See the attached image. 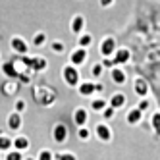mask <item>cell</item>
<instances>
[{"mask_svg":"<svg viewBox=\"0 0 160 160\" xmlns=\"http://www.w3.org/2000/svg\"><path fill=\"white\" fill-rule=\"evenodd\" d=\"M77 91L81 97H93L95 95V83L93 81H79L77 83Z\"/></svg>","mask_w":160,"mask_h":160,"instance_id":"cell-8","label":"cell"},{"mask_svg":"<svg viewBox=\"0 0 160 160\" xmlns=\"http://www.w3.org/2000/svg\"><path fill=\"white\" fill-rule=\"evenodd\" d=\"M133 91H135V95L137 97H147L148 95V85H147V81L145 79H141V77H137L135 81H133Z\"/></svg>","mask_w":160,"mask_h":160,"instance_id":"cell-9","label":"cell"},{"mask_svg":"<svg viewBox=\"0 0 160 160\" xmlns=\"http://www.w3.org/2000/svg\"><path fill=\"white\" fill-rule=\"evenodd\" d=\"M137 108H139V110H148V108H151V100H148L147 97H141V100H139V104H137Z\"/></svg>","mask_w":160,"mask_h":160,"instance_id":"cell-28","label":"cell"},{"mask_svg":"<svg viewBox=\"0 0 160 160\" xmlns=\"http://www.w3.org/2000/svg\"><path fill=\"white\" fill-rule=\"evenodd\" d=\"M85 62H87V48L77 47V48L70 54V64H73V66H83Z\"/></svg>","mask_w":160,"mask_h":160,"instance_id":"cell-4","label":"cell"},{"mask_svg":"<svg viewBox=\"0 0 160 160\" xmlns=\"http://www.w3.org/2000/svg\"><path fill=\"white\" fill-rule=\"evenodd\" d=\"M27 64L33 66L37 72H41V70H44V68H47V60H44V58H31V60H27Z\"/></svg>","mask_w":160,"mask_h":160,"instance_id":"cell-17","label":"cell"},{"mask_svg":"<svg viewBox=\"0 0 160 160\" xmlns=\"http://www.w3.org/2000/svg\"><path fill=\"white\" fill-rule=\"evenodd\" d=\"M100 114H102V118H104V120H112V118H114V114H116V108L110 106V104H106L104 110H102Z\"/></svg>","mask_w":160,"mask_h":160,"instance_id":"cell-21","label":"cell"},{"mask_svg":"<svg viewBox=\"0 0 160 160\" xmlns=\"http://www.w3.org/2000/svg\"><path fill=\"white\" fill-rule=\"evenodd\" d=\"M116 48L118 47H116V39H114V37H104L100 41V54H102V58H104V56H112Z\"/></svg>","mask_w":160,"mask_h":160,"instance_id":"cell-2","label":"cell"},{"mask_svg":"<svg viewBox=\"0 0 160 160\" xmlns=\"http://www.w3.org/2000/svg\"><path fill=\"white\" fill-rule=\"evenodd\" d=\"M110 106H114V108H122V106H125V95L123 93H114L112 97H110V102H108Z\"/></svg>","mask_w":160,"mask_h":160,"instance_id":"cell-14","label":"cell"},{"mask_svg":"<svg viewBox=\"0 0 160 160\" xmlns=\"http://www.w3.org/2000/svg\"><path fill=\"white\" fill-rule=\"evenodd\" d=\"M151 125L154 128V131L160 133V112H152V118H151Z\"/></svg>","mask_w":160,"mask_h":160,"instance_id":"cell-24","label":"cell"},{"mask_svg":"<svg viewBox=\"0 0 160 160\" xmlns=\"http://www.w3.org/2000/svg\"><path fill=\"white\" fill-rule=\"evenodd\" d=\"M62 77H64V81L70 85V87H77V83L81 81V79H79V70H77V66H73V64L64 66Z\"/></svg>","mask_w":160,"mask_h":160,"instance_id":"cell-1","label":"cell"},{"mask_svg":"<svg viewBox=\"0 0 160 160\" xmlns=\"http://www.w3.org/2000/svg\"><path fill=\"white\" fill-rule=\"evenodd\" d=\"M110 77H112V81L116 85H123L125 83V72L122 70V68H118V66L110 68Z\"/></svg>","mask_w":160,"mask_h":160,"instance_id":"cell-10","label":"cell"},{"mask_svg":"<svg viewBox=\"0 0 160 160\" xmlns=\"http://www.w3.org/2000/svg\"><path fill=\"white\" fill-rule=\"evenodd\" d=\"M25 110V102L23 100H18L16 102V112H23Z\"/></svg>","mask_w":160,"mask_h":160,"instance_id":"cell-33","label":"cell"},{"mask_svg":"<svg viewBox=\"0 0 160 160\" xmlns=\"http://www.w3.org/2000/svg\"><path fill=\"white\" fill-rule=\"evenodd\" d=\"M12 147H14V141H12V139H8V137L0 135V151H10Z\"/></svg>","mask_w":160,"mask_h":160,"instance_id":"cell-20","label":"cell"},{"mask_svg":"<svg viewBox=\"0 0 160 160\" xmlns=\"http://www.w3.org/2000/svg\"><path fill=\"white\" fill-rule=\"evenodd\" d=\"M8 128L12 129V131L21 128V116H19V112H12L8 116Z\"/></svg>","mask_w":160,"mask_h":160,"instance_id":"cell-15","label":"cell"},{"mask_svg":"<svg viewBox=\"0 0 160 160\" xmlns=\"http://www.w3.org/2000/svg\"><path fill=\"white\" fill-rule=\"evenodd\" d=\"M10 44H12V48L18 52V54H25L29 48H27V42L23 39H19V37H14L12 41H10Z\"/></svg>","mask_w":160,"mask_h":160,"instance_id":"cell-12","label":"cell"},{"mask_svg":"<svg viewBox=\"0 0 160 160\" xmlns=\"http://www.w3.org/2000/svg\"><path fill=\"white\" fill-rule=\"evenodd\" d=\"M54 160H77V158L72 152H60V154H54Z\"/></svg>","mask_w":160,"mask_h":160,"instance_id":"cell-27","label":"cell"},{"mask_svg":"<svg viewBox=\"0 0 160 160\" xmlns=\"http://www.w3.org/2000/svg\"><path fill=\"white\" fill-rule=\"evenodd\" d=\"M14 148H18V151H27L29 148V139L27 137H18V139H14Z\"/></svg>","mask_w":160,"mask_h":160,"instance_id":"cell-16","label":"cell"},{"mask_svg":"<svg viewBox=\"0 0 160 160\" xmlns=\"http://www.w3.org/2000/svg\"><path fill=\"white\" fill-rule=\"evenodd\" d=\"M112 60H114L116 66H123V64H128L131 60V52L128 48H116L114 54H112Z\"/></svg>","mask_w":160,"mask_h":160,"instance_id":"cell-3","label":"cell"},{"mask_svg":"<svg viewBox=\"0 0 160 160\" xmlns=\"http://www.w3.org/2000/svg\"><path fill=\"white\" fill-rule=\"evenodd\" d=\"M95 133H97V137H98L102 143H108V141L112 139V129L108 128L106 123H98V125H95Z\"/></svg>","mask_w":160,"mask_h":160,"instance_id":"cell-5","label":"cell"},{"mask_svg":"<svg viewBox=\"0 0 160 160\" xmlns=\"http://www.w3.org/2000/svg\"><path fill=\"white\" fill-rule=\"evenodd\" d=\"M2 72H4V73H6L8 77H16V75H18V72H16V68H14V64H10V62L2 66Z\"/></svg>","mask_w":160,"mask_h":160,"instance_id":"cell-23","label":"cell"},{"mask_svg":"<svg viewBox=\"0 0 160 160\" xmlns=\"http://www.w3.org/2000/svg\"><path fill=\"white\" fill-rule=\"evenodd\" d=\"M47 42V35H44L42 31H39L35 37H33V44H35V47H42V44Z\"/></svg>","mask_w":160,"mask_h":160,"instance_id":"cell-22","label":"cell"},{"mask_svg":"<svg viewBox=\"0 0 160 160\" xmlns=\"http://www.w3.org/2000/svg\"><path fill=\"white\" fill-rule=\"evenodd\" d=\"M87 120H89V112L85 108H75V112H73V122L77 125H85Z\"/></svg>","mask_w":160,"mask_h":160,"instance_id":"cell-13","label":"cell"},{"mask_svg":"<svg viewBox=\"0 0 160 160\" xmlns=\"http://www.w3.org/2000/svg\"><path fill=\"white\" fill-rule=\"evenodd\" d=\"M52 139H54V143H58V145L66 143V139H68V128H66V125H62V123L56 125V128L52 129Z\"/></svg>","mask_w":160,"mask_h":160,"instance_id":"cell-6","label":"cell"},{"mask_svg":"<svg viewBox=\"0 0 160 160\" xmlns=\"http://www.w3.org/2000/svg\"><path fill=\"white\" fill-rule=\"evenodd\" d=\"M102 70H104V66H102V64L98 62V64H95L93 68H91V73H93V77H100Z\"/></svg>","mask_w":160,"mask_h":160,"instance_id":"cell-31","label":"cell"},{"mask_svg":"<svg viewBox=\"0 0 160 160\" xmlns=\"http://www.w3.org/2000/svg\"><path fill=\"white\" fill-rule=\"evenodd\" d=\"M77 37H79V47H83V48H89L91 42H93V35H89V33H81Z\"/></svg>","mask_w":160,"mask_h":160,"instance_id":"cell-18","label":"cell"},{"mask_svg":"<svg viewBox=\"0 0 160 160\" xmlns=\"http://www.w3.org/2000/svg\"><path fill=\"white\" fill-rule=\"evenodd\" d=\"M37 160H54V154H52L50 151H47V148H44V151H41V152H39Z\"/></svg>","mask_w":160,"mask_h":160,"instance_id":"cell-30","label":"cell"},{"mask_svg":"<svg viewBox=\"0 0 160 160\" xmlns=\"http://www.w3.org/2000/svg\"><path fill=\"white\" fill-rule=\"evenodd\" d=\"M77 135H79V139L87 141L89 137H91V131H89V128H85V125H79V129H77Z\"/></svg>","mask_w":160,"mask_h":160,"instance_id":"cell-25","label":"cell"},{"mask_svg":"<svg viewBox=\"0 0 160 160\" xmlns=\"http://www.w3.org/2000/svg\"><path fill=\"white\" fill-rule=\"evenodd\" d=\"M6 160H23V156H21V151H18V148H14V151H10Z\"/></svg>","mask_w":160,"mask_h":160,"instance_id":"cell-26","label":"cell"},{"mask_svg":"<svg viewBox=\"0 0 160 160\" xmlns=\"http://www.w3.org/2000/svg\"><path fill=\"white\" fill-rule=\"evenodd\" d=\"M100 64L104 66V68H114V66H116V64H114V60L110 58V56H104V60H102Z\"/></svg>","mask_w":160,"mask_h":160,"instance_id":"cell-32","label":"cell"},{"mask_svg":"<svg viewBox=\"0 0 160 160\" xmlns=\"http://www.w3.org/2000/svg\"><path fill=\"white\" fill-rule=\"evenodd\" d=\"M106 104H108V102L104 98H93V100H91V108H93L95 112H102Z\"/></svg>","mask_w":160,"mask_h":160,"instance_id":"cell-19","label":"cell"},{"mask_svg":"<svg viewBox=\"0 0 160 160\" xmlns=\"http://www.w3.org/2000/svg\"><path fill=\"white\" fill-rule=\"evenodd\" d=\"M112 2H114V0H100V6L102 8H108V6H112Z\"/></svg>","mask_w":160,"mask_h":160,"instance_id":"cell-34","label":"cell"},{"mask_svg":"<svg viewBox=\"0 0 160 160\" xmlns=\"http://www.w3.org/2000/svg\"><path fill=\"white\" fill-rule=\"evenodd\" d=\"M50 48H52V52H56V54H62V52H64V42L54 41V42L50 44Z\"/></svg>","mask_w":160,"mask_h":160,"instance_id":"cell-29","label":"cell"},{"mask_svg":"<svg viewBox=\"0 0 160 160\" xmlns=\"http://www.w3.org/2000/svg\"><path fill=\"white\" fill-rule=\"evenodd\" d=\"M141 118H143V110H139V108H131L129 112H128V116H125V120H128V123L129 125H137L141 122Z\"/></svg>","mask_w":160,"mask_h":160,"instance_id":"cell-11","label":"cell"},{"mask_svg":"<svg viewBox=\"0 0 160 160\" xmlns=\"http://www.w3.org/2000/svg\"><path fill=\"white\" fill-rule=\"evenodd\" d=\"M25 160H37V158H25Z\"/></svg>","mask_w":160,"mask_h":160,"instance_id":"cell-35","label":"cell"},{"mask_svg":"<svg viewBox=\"0 0 160 160\" xmlns=\"http://www.w3.org/2000/svg\"><path fill=\"white\" fill-rule=\"evenodd\" d=\"M70 29H72L73 35H81L83 29H85V18L79 16V14L73 16V18H72V23H70Z\"/></svg>","mask_w":160,"mask_h":160,"instance_id":"cell-7","label":"cell"}]
</instances>
